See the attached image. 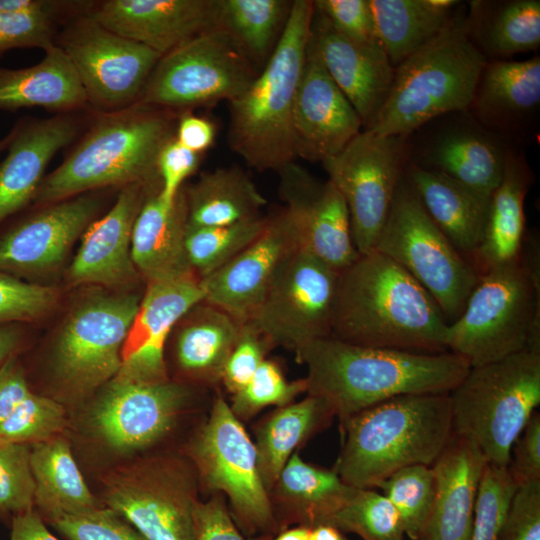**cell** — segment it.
<instances>
[{
	"label": "cell",
	"instance_id": "cell-54",
	"mask_svg": "<svg viewBox=\"0 0 540 540\" xmlns=\"http://www.w3.org/2000/svg\"><path fill=\"white\" fill-rule=\"evenodd\" d=\"M313 6L348 38L364 43H380L369 0H315Z\"/></svg>",
	"mask_w": 540,
	"mask_h": 540
},
{
	"label": "cell",
	"instance_id": "cell-49",
	"mask_svg": "<svg viewBox=\"0 0 540 540\" xmlns=\"http://www.w3.org/2000/svg\"><path fill=\"white\" fill-rule=\"evenodd\" d=\"M69 540H148L112 509H94L62 515L46 522Z\"/></svg>",
	"mask_w": 540,
	"mask_h": 540
},
{
	"label": "cell",
	"instance_id": "cell-56",
	"mask_svg": "<svg viewBox=\"0 0 540 540\" xmlns=\"http://www.w3.org/2000/svg\"><path fill=\"white\" fill-rule=\"evenodd\" d=\"M202 155L185 148L175 137L163 146L157 172L161 182L159 196L167 205H173L184 181L199 168Z\"/></svg>",
	"mask_w": 540,
	"mask_h": 540
},
{
	"label": "cell",
	"instance_id": "cell-29",
	"mask_svg": "<svg viewBox=\"0 0 540 540\" xmlns=\"http://www.w3.org/2000/svg\"><path fill=\"white\" fill-rule=\"evenodd\" d=\"M484 456L470 440L452 434L431 465L435 478L432 508L420 540H469Z\"/></svg>",
	"mask_w": 540,
	"mask_h": 540
},
{
	"label": "cell",
	"instance_id": "cell-32",
	"mask_svg": "<svg viewBox=\"0 0 540 540\" xmlns=\"http://www.w3.org/2000/svg\"><path fill=\"white\" fill-rule=\"evenodd\" d=\"M352 489L333 469L306 462L295 452L268 491L278 531L329 524Z\"/></svg>",
	"mask_w": 540,
	"mask_h": 540
},
{
	"label": "cell",
	"instance_id": "cell-36",
	"mask_svg": "<svg viewBox=\"0 0 540 540\" xmlns=\"http://www.w3.org/2000/svg\"><path fill=\"white\" fill-rule=\"evenodd\" d=\"M88 103L71 61L56 43L36 65L0 67V110L43 107L68 112Z\"/></svg>",
	"mask_w": 540,
	"mask_h": 540
},
{
	"label": "cell",
	"instance_id": "cell-58",
	"mask_svg": "<svg viewBox=\"0 0 540 540\" xmlns=\"http://www.w3.org/2000/svg\"><path fill=\"white\" fill-rule=\"evenodd\" d=\"M31 392L18 355L10 357L0 367V424Z\"/></svg>",
	"mask_w": 540,
	"mask_h": 540
},
{
	"label": "cell",
	"instance_id": "cell-41",
	"mask_svg": "<svg viewBox=\"0 0 540 540\" xmlns=\"http://www.w3.org/2000/svg\"><path fill=\"white\" fill-rule=\"evenodd\" d=\"M292 4L289 0H219V27L259 69L276 48Z\"/></svg>",
	"mask_w": 540,
	"mask_h": 540
},
{
	"label": "cell",
	"instance_id": "cell-14",
	"mask_svg": "<svg viewBox=\"0 0 540 540\" xmlns=\"http://www.w3.org/2000/svg\"><path fill=\"white\" fill-rule=\"evenodd\" d=\"M140 300L134 293L97 294L70 313L52 354L54 379L66 395L81 399L117 375Z\"/></svg>",
	"mask_w": 540,
	"mask_h": 540
},
{
	"label": "cell",
	"instance_id": "cell-18",
	"mask_svg": "<svg viewBox=\"0 0 540 540\" xmlns=\"http://www.w3.org/2000/svg\"><path fill=\"white\" fill-rule=\"evenodd\" d=\"M444 120L419 144L409 140V161L438 172L489 203L499 185L509 142L480 125L468 111Z\"/></svg>",
	"mask_w": 540,
	"mask_h": 540
},
{
	"label": "cell",
	"instance_id": "cell-61",
	"mask_svg": "<svg viewBox=\"0 0 540 540\" xmlns=\"http://www.w3.org/2000/svg\"><path fill=\"white\" fill-rule=\"evenodd\" d=\"M25 339L21 324L0 326V367L12 356L18 355Z\"/></svg>",
	"mask_w": 540,
	"mask_h": 540
},
{
	"label": "cell",
	"instance_id": "cell-55",
	"mask_svg": "<svg viewBox=\"0 0 540 540\" xmlns=\"http://www.w3.org/2000/svg\"><path fill=\"white\" fill-rule=\"evenodd\" d=\"M195 540H269L272 535L245 536L233 521L226 498L215 493L194 509Z\"/></svg>",
	"mask_w": 540,
	"mask_h": 540
},
{
	"label": "cell",
	"instance_id": "cell-57",
	"mask_svg": "<svg viewBox=\"0 0 540 540\" xmlns=\"http://www.w3.org/2000/svg\"><path fill=\"white\" fill-rule=\"evenodd\" d=\"M507 471L518 485L540 480V414L534 412L510 451Z\"/></svg>",
	"mask_w": 540,
	"mask_h": 540
},
{
	"label": "cell",
	"instance_id": "cell-60",
	"mask_svg": "<svg viewBox=\"0 0 540 540\" xmlns=\"http://www.w3.org/2000/svg\"><path fill=\"white\" fill-rule=\"evenodd\" d=\"M9 540H59L47 528L34 508L15 516L11 521Z\"/></svg>",
	"mask_w": 540,
	"mask_h": 540
},
{
	"label": "cell",
	"instance_id": "cell-42",
	"mask_svg": "<svg viewBox=\"0 0 540 540\" xmlns=\"http://www.w3.org/2000/svg\"><path fill=\"white\" fill-rule=\"evenodd\" d=\"M269 215L212 227L187 226L185 249L192 271L203 279L233 259L265 229Z\"/></svg>",
	"mask_w": 540,
	"mask_h": 540
},
{
	"label": "cell",
	"instance_id": "cell-2",
	"mask_svg": "<svg viewBox=\"0 0 540 540\" xmlns=\"http://www.w3.org/2000/svg\"><path fill=\"white\" fill-rule=\"evenodd\" d=\"M448 321L401 266L374 250L339 273L331 336L367 347L418 353L447 349Z\"/></svg>",
	"mask_w": 540,
	"mask_h": 540
},
{
	"label": "cell",
	"instance_id": "cell-26",
	"mask_svg": "<svg viewBox=\"0 0 540 540\" xmlns=\"http://www.w3.org/2000/svg\"><path fill=\"white\" fill-rule=\"evenodd\" d=\"M159 188L139 183L122 188L108 213L86 229L68 271L72 284L121 286L137 279L131 256L132 231L144 201Z\"/></svg>",
	"mask_w": 540,
	"mask_h": 540
},
{
	"label": "cell",
	"instance_id": "cell-64",
	"mask_svg": "<svg viewBox=\"0 0 540 540\" xmlns=\"http://www.w3.org/2000/svg\"><path fill=\"white\" fill-rule=\"evenodd\" d=\"M11 140V134L9 133L3 139L0 140V154L7 149Z\"/></svg>",
	"mask_w": 540,
	"mask_h": 540
},
{
	"label": "cell",
	"instance_id": "cell-45",
	"mask_svg": "<svg viewBox=\"0 0 540 540\" xmlns=\"http://www.w3.org/2000/svg\"><path fill=\"white\" fill-rule=\"evenodd\" d=\"M306 390L304 378L288 380L280 365L266 358L250 381L231 395L228 402L234 415L244 423L266 407H281L294 402Z\"/></svg>",
	"mask_w": 540,
	"mask_h": 540
},
{
	"label": "cell",
	"instance_id": "cell-53",
	"mask_svg": "<svg viewBox=\"0 0 540 540\" xmlns=\"http://www.w3.org/2000/svg\"><path fill=\"white\" fill-rule=\"evenodd\" d=\"M498 540H540V480L517 486Z\"/></svg>",
	"mask_w": 540,
	"mask_h": 540
},
{
	"label": "cell",
	"instance_id": "cell-10",
	"mask_svg": "<svg viewBox=\"0 0 540 540\" xmlns=\"http://www.w3.org/2000/svg\"><path fill=\"white\" fill-rule=\"evenodd\" d=\"M102 502L148 540H195L196 470L181 448L155 451L102 478Z\"/></svg>",
	"mask_w": 540,
	"mask_h": 540
},
{
	"label": "cell",
	"instance_id": "cell-46",
	"mask_svg": "<svg viewBox=\"0 0 540 540\" xmlns=\"http://www.w3.org/2000/svg\"><path fill=\"white\" fill-rule=\"evenodd\" d=\"M66 424V411L58 401L31 392L0 424V438L33 445L60 435Z\"/></svg>",
	"mask_w": 540,
	"mask_h": 540
},
{
	"label": "cell",
	"instance_id": "cell-63",
	"mask_svg": "<svg viewBox=\"0 0 540 540\" xmlns=\"http://www.w3.org/2000/svg\"><path fill=\"white\" fill-rule=\"evenodd\" d=\"M311 529L305 526H292L278 532L269 540H310Z\"/></svg>",
	"mask_w": 540,
	"mask_h": 540
},
{
	"label": "cell",
	"instance_id": "cell-13",
	"mask_svg": "<svg viewBox=\"0 0 540 540\" xmlns=\"http://www.w3.org/2000/svg\"><path fill=\"white\" fill-rule=\"evenodd\" d=\"M258 74L235 40L218 27L161 56L137 104L181 113L230 102Z\"/></svg>",
	"mask_w": 540,
	"mask_h": 540
},
{
	"label": "cell",
	"instance_id": "cell-22",
	"mask_svg": "<svg viewBox=\"0 0 540 540\" xmlns=\"http://www.w3.org/2000/svg\"><path fill=\"white\" fill-rule=\"evenodd\" d=\"M299 248L284 209L269 215L261 234L224 266L201 279L204 300L245 323L283 262Z\"/></svg>",
	"mask_w": 540,
	"mask_h": 540
},
{
	"label": "cell",
	"instance_id": "cell-6",
	"mask_svg": "<svg viewBox=\"0 0 540 540\" xmlns=\"http://www.w3.org/2000/svg\"><path fill=\"white\" fill-rule=\"evenodd\" d=\"M447 349L470 367L540 349L539 246L525 238L520 254L479 276L463 311L449 323Z\"/></svg>",
	"mask_w": 540,
	"mask_h": 540
},
{
	"label": "cell",
	"instance_id": "cell-1",
	"mask_svg": "<svg viewBox=\"0 0 540 540\" xmlns=\"http://www.w3.org/2000/svg\"><path fill=\"white\" fill-rule=\"evenodd\" d=\"M306 394L323 399L339 422L391 398L450 391L469 364L456 354L418 353L360 346L332 336L301 346Z\"/></svg>",
	"mask_w": 540,
	"mask_h": 540
},
{
	"label": "cell",
	"instance_id": "cell-8",
	"mask_svg": "<svg viewBox=\"0 0 540 540\" xmlns=\"http://www.w3.org/2000/svg\"><path fill=\"white\" fill-rule=\"evenodd\" d=\"M449 397L452 433L474 443L487 464L507 468L513 443L540 404V349L470 367Z\"/></svg>",
	"mask_w": 540,
	"mask_h": 540
},
{
	"label": "cell",
	"instance_id": "cell-28",
	"mask_svg": "<svg viewBox=\"0 0 540 540\" xmlns=\"http://www.w3.org/2000/svg\"><path fill=\"white\" fill-rule=\"evenodd\" d=\"M243 322L203 300L174 326L172 344L175 375L170 378L195 388L216 392L226 361L239 339Z\"/></svg>",
	"mask_w": 540,
	"mask_h": 540
},
{
	"label": "cell",
	"instance_id": "cell-3",
	"mask_svg": "<svg viewBox=\"0 0 540 540\" xmlns=\"http://www.w3.org/2000/svg\"><path fill=\"white\" fill-rule=\"evenodd\" d=\"M343 443L332 468L347 485L375 488L397 470L431 466L452 436L449 393L402 395L340 422Z\"/></svg>",
	"mask_w": 540,
	"mask_h": 540
},
{
	"label": "cell",
	"instance_id": "cell-20",
	"mask_svg": "<svg viewBox=\"0 0 540 540\" xmlns=\"http://www.w3.org/2000/svg\"><path fill=\"white\" fill-rule=\"evenodd\" d=\"M204 297L201 279L195 274L147 282L124 341L121 366L115 377L146 383L170 379L165 362L170 333L177 322Z\"/></svg>",
	"mask_w": 540,
	"mask_h": 540
},
{
	"label": "cell",
	"instance_id": "cell-43",
	"mask_svg": "<svg viewBox=\"0 0 540 540\" xmlns=\"http://www.w3.org/2000/svg\"><path fill=\"white\" fill-rule=\"evenodd\" d=\"M377 488L396 509L406 537L420 540L435 493L432 467L421 464L403 467L381 481Z\"/></svg>",
	"mask_w": 540,
	"mask_h": 540
},
{
	"label": "cell",
	"instance_id": "cell-23",
	"mask_svg": "<svg viewBox=\"0 0 540 540\" xmlns=\"http://www.w3.org/2000/svg\"><path fill=\"white\" fill-rule=\"evenodd\" d=\"M89 17L160 55L219 27V0H106Z\"/></svg>",
	"mask_w": 540,
	"mask_h": 540
},
{
	"label": "cell",
	"instance_id": "cell-30",
	"mask_svg": "<svg viewBox=\"0 0 540 540\" xmlns=\"http://www.w3.org/2000/svg\"><path fill=\"white\" fill-rule=\"evenodd\" d=\"M79 125L68 115L18 123L0 163V226L23 209L39 188L50 160L76 136Z\"/></svg>",
	"mask_w": 540,
	"mask_h": 540
},
{
	"label": "cell",
	"instance_id": "cell-16",
	"mask_svg": "<svg viewBox=\"0 0 540 540\" xmlns=\"http://www.w3.org/2000/svg\"><path fill=\"white\" fill-rule=\"evenodd\" d=\"M409 159V136L362 130L337 155L322 162L347 205L360 255L375 250Z\"/></svg>",
	"mask_w": 540,
	"mask_h": 540
},
{
	"label": "cell",
	"instance_id": "cell-21",
	"mask_svg": "<svg viewBox=\"0 0 540 540\" xmlns=\"http://www.w3.org/2000/svg\"><path fill=\"white\" fill-rule=\"evenodd\" d=\"M99 206L91 196L68 198L9 225L0 232V272L20 278L56 268Z\"/></svg>",
	"mask_w": 540,
	"mask_h": 540
},
{
	"label": "cell",
	"instance_id": "cell-48",
	"mask_svg": "<svg viewBox=\"0 0 540 540\" xmlns=\"http://www.w3.org/2000/svg\"><path fill=\"white\" fill-rule=\"evenodd\" d=\"M517 484L507 468L486 464L476 500L469 540H498L500 529Z\"/></svg>",
	"mask_w": 540,
	"mask_h": 540
},
{
	"label": "cell",
	"instance_id": "cell-50",
	"mask_svg": "<svg viewBox=\"0 0 540 540\" xmlns=\"http://www.w3.org/2000/svg\"><path fill=\"white\" fill-rule=\"evenodd\" d=\"M55 288L21 280L0 272V326L32 322L56 304Z\"/></svg>",
	"mask_w": 540,
	"mask_h": 540
},
{
	"label": "cell",
	"instance_id": "cell-38",
	"mask_svg": "<svg viewBox=\"0 0 540 540\" xmlns=\"http://www.w3.org/2000/svg\"><path fill=\"white\" fill-rule=\"evenodd\" d=\"M377 38L396 68L437 37L463 10L455 0H369Z\"/></svg>",
	"mask_w": 540,
	"mask_h": 540
},
{
	"label": "cell",
	"instance_id": "cell-5",
	"mask_svg": "<svg viewBox=\"0 0 540 540\" xmlns=\"http://www.w3.org/2000/svg\"><path fill=\"white\" fill-rule=\"evenodd\" d=\"M313 13V1H293L269 60L252 83L229 102V147L259 172H278L297 158L293 115Z\"/></svg>",
	"mask_w": 540,
	"mask_h": 540
},
{
	"label": "cell",
	"instance_id": "cell-9",
	"mask_svg": "<svg viewBox=\"0 0 540 540\" xmlns=\"http://www.w3.org/2000/svg\"><path fill=\"white\" fill-rule=\"evenodd\" d=\"M180 448L196 470L201 494H222L245 536L279 532L260 477L254 442L219 390Z\"/></svg>",
	"mask_w": 540,
	"mask_h": 540
},
{
	"label": "cell",
	"instance_id": "cell-7",
	"mask_svg": "<svg viewBox=\"0 0 540 540\" xmlns=\"http://www.w3.org/2000/svg\"><path fill=\"white\" fill-rule=\"evenodd\" d=\"M465 12L395 68L388 97L366 130L410 136L440 116L468 110L488 60L467 35Z\"/></svg>",
	"mask_w": 540,
	"mask_h": 540
},
{
	"label": "cell",
	"instance_id": "cell-25",
	"mask_svg": "<svg viewBox=\"0 0 540 540\" xmlns=\"http://www.w3.org/2000/svg\"><path fill=\"white\" fill-rule=\"evenodd\" d=\"M309 45L368 129L391 89L395 68L380 43H364L337 31L315 11Z\"/></svg>",
	"mask_w": 540,
	"mask_h": 540
},
{
	"label": "cell",
	"instance_id": "cell-11",
	"mask_svg": "<svg viewBox=\"0 0 540 540\" xmlns=\"http://www.w3.org/2000/svg\"><path fill=\"white\" fill-rule=\"evenodd\" d=\"M375 250L409 273L448 323L459 317L479 280L474 266L432 221L404 175Z\"/></svg>",
	"mask_w": 540,
	"mask_h": 540
},
{
	"label": "cell",
	"instance_id": "cell-51",
	"mask_svg": "<svg viewBox=\"0 0 540 540\" xmlns=\"http://www.w3.org/2000/svg\"><path fill=\"white\" fill-rule=\"evenodd\" d=\"M56 19L37 13H0V56L15 48L47 50L55 44Z\"/></svg>",
	"mask_w": 540,
	"mask_h": 540
},
{
	"label": "cell",
	"instance_id": "cell-34",
	"mask_svg": "<svg viewBox=\"0 0 540 540\" xmlns=\"http://www.w3.org/2000/svg\"><path fill=\"white\" fill-rule=\"evenodd\" d=\"M404 177L432 221L471 263L483 238L489 203L447 176L409 160Z\"/></svg>",
	"mask_w": 540,
	"mask_h": 540
},
{
	"label": "cell",
	"instance_id": "cell-39",
	"mask_svg": "<svg viewBox=\"0 0 540 540\" xmlns=\"http://www.w3.org/2000/svg\"><path fill=\"white\" fill-rule=\"evenodd\" d=\"M34 507L44 522L94 509L102 504L88 488L69 443L61 435L31 445Z\"/></svg>",
	"mask_w": 540,
	"mask_h": 540
},
{
	"label": "cell",
	"instance_id": "cell-44",
	"mask_svg": "<svg viewBox=\"0 0 540 540\" xmlns=\"http://www.w3.org/2000/svg\"><path fill=\"white\" fill-rule=\"evenodd\" d=\"M330 525L362 540H406L400 517L383 495L371 488L353 487Z\"/></svg>",
	"mask_w": 540,
	"mask_h": 540
},
{
	"label": "cell",
	"instance_id": "cell-15",
	"mask_svg": "<svg viewBox=\"0 0 540 540\" xmlns=\"http://www.w3.org/2000/svg\"><path fill=\"white\" fill-rule=\"evenodd\" d=\"M339 273L298 248L283 262L245 323L272 349L294 353L310 341L331 336Z\"/></svg>",
	"mask_w": 540,
	"mask_h": 540
},
{
	"label": "cell",
	"instance_id": "cell-17",
	"mask_svg": "<svg viewBox=\"0 0 540 540\" xmlns=\"http://www.w3.org/2000/svg\"><path fill=\"white\" fill-rule=\"evenodd\" d=\"M57 45L71 61L88 102L104 113L136 104L162 56L87 14L72 19Z\"/></svg>",
	"mask_w": 540,
	"mask_h": 540
},
{
	"label": "cell",
	"instance_id": "cell-52",
	"mask_svg": "<svg viewBox=\"0 0 540 540\" xmlns=\"http://www.w3.org/2000/svg\"><path fill=\"white\" fill-rule=\"evenodd\" d=\"M271 350L269 343L244 323L239 339L226 361L221 386L230 395L237 393L250 381Z\"/></svg>",
	"mask_w": 540,
	"mask_h": 540
},
{
	"label": "cell",
	"instance_id": "cell-12",
	"mask_svg": "<svg viewBox=\"0 0 540 540\" xmlns=\"http://www.w3.org/2000/svg\"><path fill=\"white\" fill-rule=\"evenodd\" d=\"M214 394L173 379L146 383L114 377L94 402L89 425L116 452H146L167 441L186 416L207 413Z\"/></svg>",
	"mask_w": 540,
	"mask_h": 540
},
{
	"label": "cell",
	"instance_id": "cell-4",
	"mask_svg": "<svg viewBox=\"0 0 540 540\" xmlns=\"http://www.w3.org/2000/svg\"><path fill=\"white\" fill-rule=\"evenodd\" d=\"M179 114L137 103L104 113L62 164L43 178L33 200L52 204L107 186H161L157 159L175 137Z\"/></svg>",
	"mask_w": 540,
	"mask_h": 540
},
{
	"label": "cell",
	"instance_id": "cell-27",
	"mask_svg": "<svg viewBox=\"0 0 540 540\" xmlns=\"http://www.w3.org/2000/svg\"><path fill=\"white\" fill-rule=\"evenodd\" d=\"M540 105V58L488 60L480 74L469 114L505 141L526 135Z\"/></svg>",
	"mask_w": 540,
	"mask_h": 540
},
{
	"label": "cell",
	"instance_id": "cell-24",
	"mask_svg": "<svg viewBox=\"0 0 540 540\" xmlns=\"http://www.w3.org/2000/svg\"><path fill=\"white\" fill-rule=\"evenodd\" d=\"M297 158L324 162L337 155L362 130L350 101L309 45L293 115Z\"/></svg>",
	"mask_w": 540,
	"mask_h": 540
},
{
	"label": "cell",
	"instance_id": "cell-33",
	"mask_svg": "<svg viewBox=\"0 0 540 540\" xmlns=\"http://www.w3.org/2000/svg\"><path fill=\"white\" fill-rule=\"evenodd\" d=\"M533 180L525 156L510 145L501 181L489 201L483 238L471 260L479 275L520 254L526 238L524 201Z\"/></svg>",
	"mask_w": 540,
	"mask_h": 540
},
{
	"label": "cell",
	"instance_id": "cell-47",
	"mask_svg": "<svg viewBox=\"0 0 540 540\" xmlns=\"http://www.w3.org/2000/svg\"><path fill=\"white\" fill-rule=\"evenodd\" d=\"M30 449L31 445L0 438V518L12 521L35 508Z\"/></svg>",
	"mask_w": 540,
	"mask_h": 540
},
{
	"label": "cell",
	"instance_id": "cell-19",
	"mask_svg": "<svg viewBox=\"0 0 540 540\" xmlns=\"http://www.w3.org/2000/svg\"><path fill=\"white\" fill-rule=\"evenodd\" d=\"M277 173L278 195L299 248L338 272L351 265L360 254L353 242L347 205L333 183L317 179L295 162Z\"/></svg>",
	"mask_w": 540,
	"mask_h": 540
},
{
	"label": "cell",
	"instance_id": "cell-40",
	"mask_svg": "<svg viewBox=\"0 0 540 540\" xmlns=\"http://www.w3.org/2000/svg\"><path fill=\"white\" fill-rule=\"evenodd\" d=\"M188 226L234 224L261 215L267 204L252 179L239 167L218 168L201 174L184 189Z\"/></svg>",
	"mask_w": 540,
	"mask_h": 540
},
{
	"label": "cell",
	"instance_id": "cell-35",
	"mask_svg": "<svg viewBox=\"0 0 540 540\" xmlns=\"http://www.w3.org/2000/svg\"><path fill=\"white\" fill-rule=\"evenodd\" d=\"M335 418L321 398L306 397L276 407L253 426L254 445L261 480L267 492L289 458Z\"/></svg>",
	"mask_w": 540,
	"mask_h": 540
},
{
	"label": "cell",
	"instance_id": "cell-31",
	"mask_svg": "<svg viewBox=\"0 0 540 540\" xmlns=\"http://www.w3.org/2000/svg\"><path fill=\"white\" fill-rule=\"evenodd\" d=\"M159 190L151 192L144 201L131 238L133 263L147 282L195 274L185 249L188 213L184 189L171 206L160 198Z\"/></svg>",
	"mask_w": 540,
	"mask_h": 540
},
{
	"label": "cell",
	"instance_id": "cell-62",
	"mask_svg": "<svg viewBox=\"0 0 540 540\" xmlns=\"http://www.w3.org/2000/svg\"><path fill=\"white\" fill-rule=\"evenodd\" d=\"M310 540H348V538L335 526L321 524L311 529Z\"/></svg>",
	"mask_w": 540,
	"mask_h": 540
},
{
	"label": "cell",
	"instance_id": "cell-59",
	"mask_svg": "<svg viewBox=\"0 0 540 540\" xmlns=\"http://www.w3.org/2000/svg\"><path fill=\"white\" fill-rule=\"evenodd\" d=\"M215 136V124L210 120L197 116L191 111L179 114L175 139L185 148L203 154L212 146Z\"/></svg>",
	"mask_w": 540,
	"mask_h": 540
},
{
	"label": "cell",
	"instance_id": "cell-37",
	"mask_svg": "<svg viewBox=\"0 0 540 540\" xmlns=\"http://www.w3.org/2000/svg\"><path fill=\"white\" fill-rule=\"evenodd\" d=\"M467 6V35L487 60L539 48V0H473Z\"/></svg>",
	"mask_w": 540,
	"mask_h": 540
}]
</instances>
